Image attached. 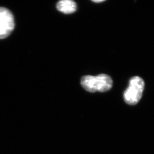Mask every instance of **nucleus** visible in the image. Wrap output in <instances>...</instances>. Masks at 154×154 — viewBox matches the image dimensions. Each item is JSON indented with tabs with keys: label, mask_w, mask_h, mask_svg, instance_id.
Returning a JSON list of instances; mask_svg holds the SVG:
<instances>
[{
	"label": "nucleus",
	"mask_w": 154,
	"mask_h": 154,
	"mask_svg": "<svg viewBox=\"0 0 154 154\" xmlns=\"http://www.w3.org/2000/svg\"><path fill=\"white\" fill-rule=\"evenodd\" d=\"M81 85L85 90L90 92H104L112 88L113 80L107 74H101L96 76L85 75L81 79Z\"/></svg>",
	"instance_id": "f257e3e1"
},
{
	"label": "nucleus",
	"mask_w": 154,
	"mask_h": 154,
	"mask_svg": "<svg viewBox=\"0 0 154 154\" xmlns=\"http://www.w3.org/2000/svg\"><path fill=\"white\" fill-rule=\"evenodd\" d=\"M145 87L144 80L139 76H134L130 80L129 85L124 93L125 102L129 105H134L139 102Z\"/></svg>",
	"instance_id": "f03ea898"
},
{
	"label": "nucleus",
	"mask_w": 154,
	"mask_h": 154,
	"mask_svg": "<svg viewBox=\"0 0 154 154\" xmlns=\"http://www.w3.org/2000/svg\"><path fill=\"white\" fill-rule=\"evenodd\" d=\"M14 28L13 15L7 8L0 7V39H4L9 36Z\"/></svg>",
	"instance_id": "7ed1b4c3"
},
{
	"label": "nucleus",
	"mask_w": 154,
	"mask_h": 154,
	"mask_svg": "<svg viewBox=\"0 0 154 154\" xmlns=\"http://www.w3.org/2000/svg\"><path fill=\"white\" fill-rule=\"evenodd\" d=\"M57 8L60 12L66 14H70L75 12L77 5L75 2L71 0H62L57 3Z\"/></svg>",
	"instance_id": "20e7f679"
},
{
	"label": "nucleus",
	"mask_w": 154,
	"mask_h": 154,
	"mask_svg": "<svg viewBox=\"0 0 154 154\" xmlns=\"http://www.w3.org/2000/svg\"><path fill=\"white\" fill-rule=\"evenodd\" d=\"M104 1H102V0H101V1H96V0H95V1H92V2H94V3H102V2H103Z\"/></svg>",
	"instance_id": "39448f33"
}]
</instances>
